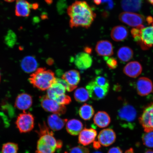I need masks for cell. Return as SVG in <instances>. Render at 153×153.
<instances>
[{
	"instance_id": "6da1fadb",
	"label": "cell",
	"mask_w": 153,
	"mask_h": 153,
	"mask_svg": "<svg viewBox=\"0 0 153 153\" xmlns=\"http://www.w3.org/2000/svg\"><path fill=\"white\" fill-rule=\"evenodd\" d=\"M70 27H90L96 16L88 4L85 1H76L68 7Z\"/></svg>"
},
{
	"instance_id": "7a4b0ae2",
	"label": "cell",
	"mask_w": 153,
	"mask_h": 153,
	"mask_svg": "<svg viewBox=\"0 0 153 153\" xmlns=\"http://www.w3.org/2000/svg\"><path fill=\"white\" fill-rule=\"evenodd\" d=\"M39 138L37 143L36 153H54L56 149L62 148V142L56 140L53 133L45 123L39 124L38 131Z\"/></svg>"
},
{
	"instance_id": "3957f363",
	"label": "cell",
	"mask_w": 153,
	"mask_h": 153,
	"mask_svg": "<svg viewBox=\"0 0 153 153\" xmlns=\"http://www.w3.org/2000/svg\"><path fill=\"white\" fill-rule=\"evenodd\" d=\"M56 78L52 71L45 68H39L30 75L29 81L34 87L45 91L55 83Z\"/></svg>"
},
{
	"instance_id": "277c9868",
	"label": "cell",
	"mask_w": 153,
	"mask_h": 153,
	"mask_svg": "<svg viewBox=\"0 0 153 153\" xmlns=\"http://www.w3.org/2000/svg\"><path fill=\"white\" fill-rule=\"evenodd\" d=\"M150 25L148 27L142 25L131 30L134 39L143 50L148 49L153 45V21Z\"/></svg>"
},
{
	"instance_id": "5b68a950",
	"label": "cell",
	"mask_w": 153,
	"mask_h": 153,
	"mask_svg": "<svg viewBox=\"0 0 153 153\" xmlns=\"http://www.w3.org/2000/svg\"><path fill=\"white\" fill-rule=\"evenodd\" d=\"M136 110L131 105L125 102L117 112V118L122 127L132 130L135 127Z\"/></svg>"
},
{
	"instance_id": "8992f818",
	"label": "cell",
	"mask_w": 153,
	"mask_h": 153,
	"mask_svg": "<svg viewBox=\"0 0 153 153\" xmlns=\"http://www.w3.org/2000/svg\"><path fill=\"white\" fill-rule=\"evenodd\" d=\"M15 124L20 133L29 132L33 130L34 127V116L30 112L24 111L18 116Z\"/></svg>"
},
{
	"instance_id": "52a82bcc",
	"label": "cell",
	"mask_w": 153,
	"mask_h": 153,
	"mask_svg": "<svg viewBox=\"0 0 153 153\" xmlns=\"http://www.w3.org/2000/svg\"><path fill=\"white\" fill-rule=\"evenodd\" d=\"M41 105L46 111L62 115L65 114L67 108L65 105L59 104L56 101L50 99L47 96H43L41 99Z\"/></svg>"
},
{
	"instance_id": "ba28073f",
	"label": "cell",
	"mask_w": 153,
	"mask_h": 153,
	"mask_svg": "<svg viewBox=\"0 0 153 153\" xmlns=\"http://www.w3.org/2000/svg\"><path fill=\"white\" fill-rule=\"evenodd\" d=\"M119 18L120 21L128 25L136 27L142 25L145 20L142 15L129 12L120 13Z\"/></svg>"
},
{
	"instance_id": "9c48e42d",
	"label": "cell",
	"mask_w": 153,
	"mask_h": 153,
	"mask_svg": "<svg viewBox=\"0 0 153 153\" xmlns=\"http://www.w3.org/2000/svg\"><path fill=\"white\" fill-rule=\"evenodd\" d=\"M139 120L145 132L153 131V103L145 108Z\"/></svg>"
},
{
	"instance_id": "30bf717a",
	"label": "cell",
	"mask_w": 153,
	"mask_h": 153,
	"mask_svg": "<svg viewBox=\"0 0 153 153\" xmlns=\"http://www.w3.org/2000/svg\"><path fill=\"white\" fill-rule=\"evenodd\" d=\"M89 97L93 100H99L104 99L108 92L109 89L104 88L96 85L93 81L86 86Z\"/></svg>"
},
{
	"instance_id": "8fae6325",
	"label": "cell",
	"mask_w": 153,
	"mask_h": 153,
	"mask_svg": "<svg viewBox=\"0 0 153 153\" xmlns=\"http://www.w3.org/2000/svg\"><path fill=\"white\" fill-rule=\"evenodd\" d=\"M136 88L137 94L141 96H146L153 91L152 82V80L146 77L139 78L137 82Z\"/></svg>"
},
{
	"instance_id": "7c38bea8",
	"label": "cell",
	"mask_w": 153,
	"mask_h": 153,
	"mask_svg": "<svg viewBox=\"0 0 153 153\" xmlns=\"http://www.w3.org/2000/svg\"><path fill=\"white\" fill-rule=\"evenodd\" d=\"M116 136L113 130L107 128L101 131L98 136V142L104 146H108L116 141Z\"/></svg>"
},
{
	"instance_id": "4fadbf2b",
	"label": "cell",
	"mask_w": 153,
	"mask_h": 153,
	"mask_svg": "<svg viewBox=\"0 0 153 153\" xmlns=\"http://www.w3.org/2000/svg\"><path fill=\"white\" fill-rule=\"evenodd\" d=\"M74 64L79 69L84 70L91 68L93 63L91 56L85 52L79 53L75 56Z\"/></svg>"
},
{
	"instance_id": "5bb4252c",
	"label": "cell",
	"mask_w": 153,
	"mask_h": 153,
	"mask_svg": "<svg viewBox=\"0 0 153 153\" xmlns=\"http://www.w3.org/2000/svg\"><path fill=\"white\" fill-rule=\"evenodd\" d=\"M95 51L97 54L104 57L110 56L114 54L112 45L107 40H101L97 42Z\"/></svg>"
},
{
	"instance_id": "9a60e30c",
	"label": "cell",
	"mask_w": 153,
	"mask_h": 153,
	"mask_svg": "<svg viewBox=\"0 0 153 153\" xmlns=\"http://www.w3.org/2000/svg\"><path fill=\"white\" fill-rule=\"evenodd\" d=\"M97 134V131L94 129H84L79 134L78 142L84 146L89 145L94 141Z\"/></svg>"
},
{
	"instance_id": "2e32d148",
	"label": "cell",
	"mask_w": 153,
	"mask_h": 153,
	"mask_svg": "<svg viewBox=\"0 0 153 153\" xmlns=\"http://www.w3.org/2000/svg\"><path fill=\"white\" fill-rule=\"evenodd\" d=\"M32 103L33 99L31 95L27 93H22L17 97L15 105L18 109L25 111L32 106Z\"/></svg>"
},
{
	"instance_id": "e0dca14e",
	"label": "cell",
	"mask_w": 153,
	"mask_h": 153,
	"mask_svg": "<svg viewBox=\"0 0 153 153\" xmlns=\"http://www.w3.org/2000/svg\"><path fill=\"white\" fill-rule=\"evenodd\" d=\"M142 67L140 63L134 61L128 63L124 67L123 71L129 77L135 78L140 75L142 72Z\"/></svg>"
},
{
	"instance_id": "ac0fdd59",
	"label": "cell",
	"mask_w": 153,
	"mask_h": 153,
	"mask_svg": "<svg viewBox=\"0 0 153 153\" xmlns=\"http://www.w3.org/2000/svg\"><path fill=\"white\" fill-rule=\"evenodd\" d=\"M67 119H62L58 114H53L48 117L47 122L49 127L53 131H56L62 129L68 122Z\"/></svg>"
},
{
	"instance_id": "d6986e66",
	"label": "cell",
	"mask_w": 153,
	"mask_h": 153,
	"mask_svg": "<svg viewBox=\"0 0 153 153\" xmlns=\"http://www.w3.org/2000/svg\"><path fill=\"white\" fill-rule=\"evenodd\" d=\"M32 4L26 0H16L15 13L19 17H28L30 14Z\"/></svg>"
},
{
	"instance_id": "ffe728a7",
	"label": "cell",
	"mask_w": 153,
	"mask_h": 153,
	"mask_svg": "<svg viewBox=\"0 0 153 153\" xmlns=\"http://www.w3.org/2000/svg\"><path fill=\"white\" fill-rule=\"evenodd\" d=\"M62 78L71 86L77 87L81 80V76L79 72L77 71L71 70L63 74Z\"/></svg>"
},
{
	"instance_id": "44dd1931",
	"label": "cell",
	"mask_w": 153,
	"mask_h": 153,
	"mask_svg": "<svg viewBox=\"0 0 153 153\" xmlns=\"http://www.w3.org/2000/svg\"><path fill=\"white\" fill-rule=\"evenodd\" d=\"M128 31L126 27L118 26L114 27L111 31V36L114 41L117 42L124 41L128 37Z\"/></svg>"
},
{
	"instance_id": "7402d4cb",
	"label": "cell",
	"mask_w": 153,
	"mask_h": 153,
	"mask_svg": "<svg viewBox=\"0 0 153 153\" xmlns=\"http://www.w3.org/2000/svg\"><path fill=\"white\" fill-rule=\"evenodd\" d=\"M142 0H122V9L126 12H137L140 9Z\"/></svg>"
},
{
	"instance_id": "603a6c76",
	"label": "cell",
	"mask_w": 153,
	"mask_h": 153,
	"mask_svg": "<svg viewBox=\"0 0 153 153\" xmlns=\"http://www.w3.org/2000/svg\"><path fill=\"white\" fill-rule=\"evenodd\" d=\"M83 125L79 120L72 119L67 122L66 129L68 132L70 134L76 136L79 134L83 128Z\"/></svg>"
},
{
	"instance_id": "cb8c5ba5",
	"label": "cell",
	"mask_w": 153,
	"mask_h": 153,
	"mask_svg": "<svg viewBox=\"0 0 153 153\" xmlns=\"http://www.w3.org/2000/svg\"><path fill=\"white\" fill-rule=\"evenodd\" d=\"M94 122L97 127L104 128L108 127L111 122V118L107 112L103 111L97 112L94 118Z\"/></svg>"
},
{
	"instance_id": "d4e9b609",
	"label": "cell",
	"mask_w": 153,
	"mask_h": 153,
	"mask_svg": "<svg viewBox=\"0 0 153 153\" xmlns=\"http://www.w3.org/2000/svg\"><path fill=\"white\" fill-rule=\"evenodd\" d=\"M21 65L24 71L27 73H30L36 71L37 70L38 63L34 57L28 56L23 59Z\"/></svg>"
},
{
	"instance_id": "484cf974",
	"label": "cell",
	"mask_w": 153,
	"mask_h": 153,
	"mask_svg": "<svg viewBox=\"0 0 153 153\" xmlns=\"http://www.w3.org/2000/svg\"><path fill=\"white\" fill-rule=\"evenodd\" d=\"M66 90L64 86L61 84L55 83L47 90V95L50 99L54 100L59 96L64 94Z\"/></svg>"
},
{
	"instance_id": "4316f807",
	"label": "cell",
	"mask_w": 153,
	"mask_h": 153,
	"mask_svg": "<svg viewBox=\"0 0 153 153\" xmlns=\"http://www.w3.org/2000/svg\"><path fill=\"white\" fill-rule=\"evenodd\" d=\"M133 52L131 48L128 47H123L118 50L117 56L120 60L123 62H128L132 58Z\"/></svg>"
},
{
	"instance_id": "83f0119b",
	"label": "cell",
	"mask_w": 153,
	"mask_h": 153,
	"mask_svg": "<svg viewBox=\"0 0 153 153\" xmlns=\"http://www.w3.org/2000/svg\"><path fill=\"white\" fill-rule=\"evenodd\" d=\"M94 110L92 106L85 104L80 108L79 115L84 120H89L93 117L94 114Z\"/></svg>"
},
{
	"instance_id": "f1b7e54d",
	"label": "cell",
	"mask_w": 153,
	"mask_h": 153,
	"mask_svg": "<svg viewBox=\"0 0 153 153\" xmlns=\"http://www.w3.org/2000/svg\"><path fill=\"white\" fill-rule=\"evenodd\" d=\"M74 98L78 102H85L89 99V95L87 90L84 88H79L74 92Z\"/></svg>"
},
{
	"instance_id": "f546056e",
	"label": "cell",
	"mask_w": 153,
	"mask_h": 153,
	"mask_svg": "<svg viewBox=\"0 0 153 153\" xmlns=\"http://www.w3.org/2000/svg\"><path fill=\"white\" fill-rule=\"evenodd\" d=\"M18 144L14 143H5L1 148L2 153H18Z\"/></svg>"
},
{
	"instance_id": "4dcf8cb0",
	"label": "cell",
	"mask_w": 153,
	"mask_h": 153,
	"mask_svg": "<svg viewBox=\"0 0 153 153\" xmlns=\"http://www.w3.org/2000/svg\"><path fill=\"white\" fill-rule=\"evenodd\" d=\"M143 144L148 148H153V131L143 134L142 137Z\"/></svg>"
},
{
	"instance_id": "1f68e13d",
	"label": "cell",
	"mask_w": 153,
	"mask_h": 153,
	"mask_svg": "<svg viewBox=\"0 0 153 153\" xmlns=\"http://www.w3.org/2000/svg\"><path fill=\"white\" fill-rule=\"evenodd\" d=\"M96 85L104 88L109 89V83L108 79L105 76H97L93 80Z\"/></svg>"
},
{
	"instance_id": "d6a6232c",
	"label": "cell",
	"mask_w": 153,
	"mask_h": 153,
	"mask_svg": "<svg viewBox=\"0 0 153 153\" xmlns=\"http://www.w3.org/2000/svg\"><path fill=\"white\" fill-rule=\"evenodd\" d=\"M54 100L59 104L65 105L70 104L71 102V99L70 96L64 94L59 96Z\"/></svg>"
},
{
	"instance_id": "836d02e7",
	"label": "cell",
	"mask_w": 153,
	"mask_h": 153,
	"mask_svg": "<svg viewBox=\"0 0 153 153\" xmlns=\"http://www.w3.org/2000/svg\"><path fill=\"white\" fill-rule=\"evenodd\" d=\"M64 153H89V149L83 146H78L74 147Z\"/></svg>"
},
{
	"instance_id": "e575fe53",
	"label": "cell",
	"mask_w": 153,
	"mask_h": 153,
	"mask_svg": "<svg viewBox=\"0 0 153 153\" xmlns=\"http://www.w3.org/2000/svg\"><path fill=\"white\" fill-rule=\"evenodd\" d=\"M104 59L106 61L107 65L111 69H114L118 66L117 60L113 57H104Z\"/></svg>"
},
{
	"instance_id": "d590c367",
	"label": "cell",
	"mask_w": 153,
	"mask_h": 153,
	"mask_svg": "<svg viewBox=\"0 0 153 153\" xmlns=\"http://www.w3.org/2000/svg\"><path fill=\"white\" fill-rule=\"evenodd\" d=\"M55 83L61 84L64 86L66 90L69 92L73 91L76 88H77L76 87H73V86H71L65 80L61 78H56Z\"/></svg>"
},
{
	"instance_id": "8d00e7d4",
	"label": "cell",
	"mask_w": 153,
	"mask_h": 153,
	"mask_svg": "<svg viewBox=\"0 0 153 153\" xmlns=\"http://www.w3.org/2000/svg\"><path fill=\"white\" fill-rule=\"evenodd\" d=\"M108 153H123V152L119 147H114L111 148Z\"/></svg>"
},
{
	"instance_id": "74e56055",
	"label": "cell",
	"mask_w": 153,
	"mask_h": 153,
	"mask_svg": "<svg viewBox=\"0 0 153 153\" xmlns=\"http://www.w3.org/2000/svg\"><path fill=\"white\" fill-rule=\"evenodd\" d=\"M92 51V49L89 47H86L84 48V51H85V53L89 54H91Z\"/></svg>"
},
{
	"instance_id": "f35d334b",
	"label": "cell",
	"mask_w": 153,
	"mask_h": 153,
	"mask_svg": "<svg viewBox=\"0 0 153 153\" xmlns=\"http://www.w3.org/2000/svg\"><path fill=\"white\" fill-rule=\"evenodd\" d=\"M100 1H101V3L103 2L108 3V4H109L111 7H113L114 3L112 0H100Z\"/></svg>"
},
{
	"instance_id": "ab89813d",
	"label": "cell",
	"mask_w": 153,
	"mask_h": 153,
	"mask_svg": "<svg viewBox=\"0 0 153 153\" xmlns=\"http://www.w3.org/2000/svg\"><path fill=\"white\" fill-rule=\"evenodd\" d=\"M53 62H54V61L51 58H49L47 61V63L48 64L50 65H53Z\"/></svg>"
},
{
	"instance_id": "60d3db41",
	"label": "cell",
	"mask_w": 153,
	"mask_h": 153,
	"mask_svg": "<svg viewBox=\"0 0 153 153\" xmlns=\"http://www.w3.org/2000/svg\"><path fill=\"white\" fill-rule=\"evenodd\" d=\"M125 153H135L133 148H131L126 151Z\"/></svg>"
},
{
	"instance_id": "b9f144b4",
	"label": "cell",
	"mask_w": 153,
	"mask_h": 153,
	"mask_svg": "<svg viewBox=\"0 0 153 153\" xmlns=\"http://www.w3.org/2000/svg\"><path fill=\"white\" fill-rule=\"evenodd\" d=\"M145 153H153V151L151 150H147Z\"/></svg>"
},
{
	"instance_id": "7bdbcfd3",
	"label": "cell",
	"mask_w": 153,
	"mask_h": 153,
	"mask_svg": "<svg viewBox=\"0 0 153 153\" xmlns=\"http://www.w3.org/2000/svg\"><path fill=\"white\" fill-rule=\"evenodd\" d=\"M46 1L48 4H51L52 3L53 0H46Z\"/></svg>"
},
{
	"instance_id": "ee69618b",
	"label": "cell",
	"mask_w": 153,
	"mask_h": 153,
	"mask_svg": "<svg viewBox=\"0 0 153 153\" xmlns=\"http://www.w3.org/2000/svg\"><path fill=\"white\" fill-rule=\"evenodd\" d=\"M4 1L7 2H11L14 1L15 0H4Z\"/></svg>"
},
{
	"instance_id": "f6af8a7d",
	"label": "cell",
	"mask_w": 153,
	"mask_h": 153,
	"mask_svg": "<svg viewBox=\"0 0 153 153\" xmlns=\"http://www.w3.org/2000/svg\"><path fill=\"white\" fill-rule=\"evenodd\" d=\"M150 2L151 4L153 5V0H148Z\"/></svg>"
},
{
	"instance_id": "bcb514c9",
	"label": "cell",
	"mask_w": 153,
	"mask_h": 153,
	"mask_svg": "<svg viewBox=\"0 0 153 153\" xmlns=\"http://www.w3.org/2000/svg\"><path fill=\"white\" fill-rule=\"evenodd\" d=\"M102 153V152H94V153Z\"/></svg>"
},
{
	"instance_id": "7dc6e473",
	"label": "cell",
	"mask_w": 153,
	"mask_h": 153,
	"mask_svg": "<svg viewBox=\"0 0 153 153\" xmlns=\"http://www.w3.org/2000/svg\"><path fill=\"white\" fill-rule=\"evenodd\" d=\"M1 73H0V81H1Z\"/></svg>"
}]
</instances>
